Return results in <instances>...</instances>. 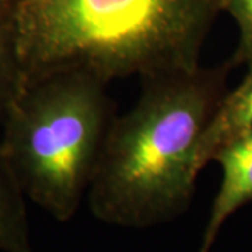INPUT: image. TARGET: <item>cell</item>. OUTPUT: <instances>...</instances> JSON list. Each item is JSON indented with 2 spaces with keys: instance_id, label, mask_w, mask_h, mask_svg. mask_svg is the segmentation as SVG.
I'll return each instance as SVG.
<instances>
[{
  "instance_id": "cell-9",
  "label": "cell",
  "mask_w": 252,
  "mask_h": 252,
  "mask_svg": "<svg viewBox=\"0 0 252 252\" xmlns=\"http://www.w3.org/2000/svg\"><path fill=\"white\" fill-rule=\"evenodd\" d=\"M16 0H0V17H6L13 13Z\"/></svg>"
},
{
  "instance_id": "cell-2",
  "label": "cell",
  "mask_w": 252,
  "mask_h": 252,
  "mask_svg": "<svg viewBox=\"0 0 252 252\" xmlns=\"http://www.w3.org/2000/svg\"><path fill=\"white\" fill-rule=\"evenodd\" d=\"M219 0H16L24 80L73 69L107 83L200 67Z\"/></svg>"
},
{
  "instance_id": "cell-7",
  "label": "cell",
  "mask_w": 252,
  "mask_h": 252,
  "mask_svg": "<svg viewBox=\"0 0 252 252\" xmlns=\"http://www.w3.org/2000/svg\"><path fill=\"white\" fill-rule=\"evenodd\" d=\"M11 14L0 17V132L24 84V70L18 55Z\"/></svg>"
},
{
  "instance_id": "cell-4",
  "label": "cell",
  "mask_w": 252,
  "mask_h": 252,
  "mask_svg": "<svg viewBox=\"0 0 252 252\" xmlns=\"http://www.w3.org/2000/svg\"><path fill=\"white\" fill-rule=\"evenodd\" d=\"M212 161L221 167V184L210 209L198 252H210L227 219L252 202V132L223 144Z\"/></svg>"
},
{
  "instance_id": "cell-3",
  "label": "cell",
  "mask_w": 252,
  "mask_h": 252,
  "mask_svg": "<svg viewBox=\"0 0 252 252\" xmlns=\"http://www.w3.org/2000/svg\"><path fill=\"white\" fill-rule=\"evenodd\" d=\"M114 119L107 83L62 69L24 80L0 150L24 196L69 221L87 196Z\"/></svg>"
},
{
  "instance_id": "cell-1",
  "label": "cell",
  "mask_w": 252,
  "mask_h": 252,
  "mask_svg": "<svg viewBox=\"0 0 252 252\" xmlns=\"http://www.w3.org/2000/svg\"><path fill=\"white\" fill-rule=\"evenodd\" d=\"M230 63L146 79L136 104L114 117L93 175L90 212L108 224L167 223L190 205L200 139L227 94Z\"/></svg>"
},
{
  "instance_id": "cell-5",
  "label": "cell",
  "mask_w": 252,
  "mask_h": 252,
  "mask_svg": "<svg viewBox=\"0 0 252 252\" xmlns=\"http://www.w3.org/2000/svg\"><path fill=\"white\" fill-rule=\"evenodd\" d=\"M252 132V70L234 90H228L200 139L198 167L202 171L217 150L237 136Z\"/></svg>"
},
{
  "instance_id": "cell-8",
  "label": "cell",
  "mask_w": 252,
  "mask_h": 252,
  "mask_svg": "<svg viewBox=\"0 0 252 252\" xmlns=\"http://www.w3.org/2000/svg\"><path fill=\"white\" fill-rule=\"evenodd\" d=\"M220 10H224L234 18L240 30V42L230 66H247L252 70V0H219Z\"/></svg>"
},
{
  "instance_id": "cell-6",
  "label": "cell",
  "mask_w": 252,
  "mask_h": 252,
  "mask_svg": "<svg viewBox=\"0 0 252 252\" xmlns=\"http://www.w3.org/2000/svg\"><path fill=\"white\" fill-rule=\"evenodd\" d=\"M0 251L32 252L26 196L0 150Z\"/></svg>"
}]
</instances>
